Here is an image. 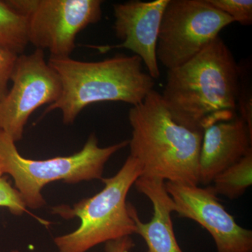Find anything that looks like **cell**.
<instances>
[{"mask_svg": "<svg viewBox=\"0 0 252 252\" xmlns=\"http://www.w3.org/2000/svg\"><path fill=\"white\" fill-rule=\"evenodd\" d=\"M241 67L220 36L193 59L167 71L161 94L175 122L204 131L238 117Z\"/></svg>", "mask_w": 252, "mask_h": 252, "instance_id": "1", "label": "cell"}, {"mask_svg": "<svg viewBox=\"0 0 252 252\" xmlns=\"http://www.w3.org/2000/svg\"><path fill=\"white\" fill-rule=\"evenodd\" d=\"M132 128L130 156L138 160L142 177L199 185V156L203 131L173 120L161 94L152 90L128 113Z\"/></svg>", "mask_w": 252, "mask_h": 252, "instance_id": "2", "label": "cell"}, {"mask_svg": "<svg viewBox=\"0 0 252 252\" xmlns=\"http://www.w3.org/2000/svg\"><path fill=\"white\" fill-rule=\"evenodd\" d=\"M61 79L62 92L44 114L59 109L64 124H72L84 108L100 102L136 106L154 90L155 80L142 69L137 56H116L98 62L49 59Z\"/></svg>", "mask_w": 252, "mask_h": 252, "instance_id": "3", "label": "cell"}, {"mask_svg": "<svg viewBox=\"0 0 252 252\" xmlns=\"http://www.w3.org/2000/svg\"><path fill=\"white\" fill-rule=\"evenodd\" d=\"M142 175L140 162L129 156L115 175L102 178L104 187L100 192L73 207H53L54 215L65 220L78 217L81 220L79 228L72 233L55 238L59 252H86L100 244L136 234L126 198Z\"/></svg>", "mask_w": 252, "mask_h": 252, "instance_id": "4", "label": "cell"}, {"mask_svg": "<svg viewBox=\"0 0 252 252\" xmlns=\"http://www.w3.org/2000/svg\"><path fill=\"white\" fill-rule=\"evenodd\" d=\"M126 140L107 147H100L94 133L89 136L84 147L69 157L46 160H32L22 157L16 143L0 130V168L14 180L15 189L26 207L35 210L44 207L43 189L56 181L77 184L102 180L104 167L110 158L128 145Z\"/></svg>", "mask_w": 252, "mask_h": 252, "instance_id": "5", "label": "cell"}, {"mask_svg": "<svg viewBox=\"0 0 252 252\" xmlns=\"http://www.w3.org/2000/svg\"><path fill=\"white\" fill-rule=\"evenodd\" d=\"M7 4L28 19V41L48 50L50 59L70 58L77 34L100 21V0H8Z\"/></svg>", "mask_w": 252, "mask_h": 252, "instance_id": "6", "label": "cell"}, {"mask_svg": "<svg viewBox=\"0 0 252 252\" xmlns=\"http://www.w3.org/2000/svg\"><path fill=\"white\" fill-rule=\"evenodd\" d=\"M233 23L207 0H169L158 36V62L168 70L180 67Z\"/></svg>", "mask_w": 252, "mask_h": 252, "instance_id": "7", "label": "cell"}, {"mask_svg": "<svg viewBox=\"0 0 252 252\" xmlns=\"http://www.w3.org/2000/svg\"><path fill=\"white\" fill-rule=\"evenodd\" d=\"M10 81L12 86L0 102V130L16 143L22 140L32 113L59 99L62 85L46 62L44 51L36 49L32 54L18 56Z\"/></svg>", "mask_w": 252, "mask_h": 252, "instance_id": "8", "label": "cell"}, {"mask_svg": "<svg viewBox=\"0 0 252 252\" xmlns=\"http://www.w3.org/2000/svg\"><path fill=\"white\" fill-rule=\"evenodd\" d=\"M174 212L193 220L211 235L217 252H252V231L240 226L225 210L212 187L165 182Z\"/></svg>", "mask_w": 252, "mask_h": 252, "instance_id": "9", "label": "cell"}, {"mask_svg": "<svg viewBox=\"0 0 252 252\" xmlns=\"http://www.w3.org/2000/svg\"><path fill=\"white\" fill-rule=\"evenodd\" d=\"M169 0L142 1L132 0L113 5L114 29L122 44L116 46H97L105 52L112 49L130 50L140 57L152 79L160 76L157 56L159 29Z\"/></svg>", "mask_w": 252, "mask_h": 252, "instance_id": "10", "label": "cell"}, {"mask_svg": "<svg viewBox=\"0 0 252 252\" xmlns=\"http://www.w3.org/2000/svg\"><path fill=\"white\" fill-rule=\"evenodd\" d=\"M252 129L238 117L206 127L199 156V185L214 179L252 152Z\"/></svg>", "mask_w": 252, "mask_h": 252, "instance_id": "11", "label": "cell"}, {"mask_svg": "<svg viewBox=\"0 0 252 252\" xmlns=\"http://www.w3.org/2000/svg\"><path fill=\"white\" fill-rule=\"evenodd\" d=\"M165 181L141 177L136 181V189L152 202L154 214L152 220L144 223L133 205L127 203V209L136 225V234L140 235L147 246L146 252H184L177 243L171 215L173 200L165 189Z\"/></svg>", "mask_w": 252, "mask_h": 252, "instance_id": "12", "label": "cell"}, {"mask_svg": "<svg viewBox=\"0 0 252 252\" xmlns=\"http://www.w3.org/2000/svg\"><path fill=\"white\" fill-rule=\"evenodd\" d=\"M28 44L27 17L0 0V49L19 56Z\"/></svg>", "mask_w": 252, "mask_h": 252, "instance_id": "13", "label": "cell"}, {"mask_svg": "<svg viewBox=\"0 0 252 252\" xmlns=\"http://www.w3.org/2000/svg\"><path fill=\"white\" fill-rule=\"evenodd\" d=\"M212 183L217 195L231 200L243 195L252 185V152L219 174Z\"/></svg>", "mask_w": 252, "mask_h": 252, "instance_id": "14", "label": "cell"}, {"mask_svg": "<svg viewBox=\"0 0 252 252\" xmlns=\"http://www.w3.org/2000/svg\"><path fill=\"white\" fill-rule=\"evenodd\" d=\"M216 9L233 18L242 26L252 23V0H207Z\"/></svg>", "mask_w": 252, "mask_h": 252, "instance_id": "15", "label": "cell"}, {"mask_svg": "<svg viewBox=\"0 0 252 252\" xmlns=\"http://www.w3.org/2000/svg\"><path fill=\"white\" fill-rule=\"evenodd\" d=\"M0 207L8 209L16 216H21L27 211L21 195L11 185L0 168Z\"/></svg>", "mask_w": 252, "mask_h": 252, "instance_id": "16", "label": "cell"}, {"mask_svg": "<svg viewBox=\"0 0 252 252\" xmlns=\"http://www.w3.org/2000/svg\"><path fill=\"white\" fill-rule=\"evenodd\" d=\"M241 67L240 75V87L239 92L238 109L239 117L248 124L252 129V102L251 81H250L249 71L246 68Z\"/></svg>", "mask_w": 252, "mask_h": 252, "instance_id": "17", "label": "cell"}, {"mask_svg": "<svg viewBox=\"0 0 252 252\" xmlns=\"http://www.w3.org/2000/svg\"><path fill=\"white\" fill-rule=\"evenodd\" d=\"M18 56L0 49V102L9 91V83Z\"/></svg>", "mask_w": 252, "mask_h": 252, "instance_id": "18", "label": "cell"}, {"mask_svg": "<svg viewBox=\"0 0 252 252\" xmlns=\"http://www.w3.org/2000/svg\"><path fill=\"white\" fill-rule=\"evenodd\" d=\"M135 247L130 236L112 240L105 243L106 252H129Z\"/></svg>", "mask_w": 252, "mask_h": 252, "instance_id": "19", "label": "cell"}, {"mask_svg": "<svg viewBox=\"0 0 252 252\" xmlns=\"http://www.w3.org/2000/svg\"><path fill=\"white\" fill-rule=\"evenodd\" d=\"M11 252H21L18 251V250H13V251H11Z\"/></svg>", "mask_w": 252, "mask_h": 252, "instance_id": "20", "label": "cell"}]
</instances>
